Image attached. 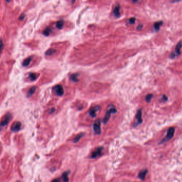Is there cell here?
<instances>
[{
	"label": "cell",
	"mask_w": 182,
	"mask_h": 182,
	"mask_svg": "<svg viewBox=\"0 0 182 182\" xmlns=\"http://www.w3.org/2000/svg\"><path fill=\"white\" fill-rule=\"evenodd\" d=\"M64 25V21L63 20H60L58 21L56 23V27L59 29H62L63 28Z\"/></svg>",
	"instance_id": "9a60e30c"
},
{
	"label": "cell",
	"mask_w": 182,
	"mask_h": 182,
	"mask_svg": "<svg viewBox=\"0 0 182 182\" xmlns=\"http://www.w3.org/2000/svg\"><path fill=\"white\" fill-rule=\"evenodd\" d=\"M176 56H177V55H176V54H175V53H174V52H172L171 54H170V58H171V59H173V58H175Z\"/></svg>",
	"instance_id": "83f0119b"
},
{
	"label": "cell",
	"mask_w": 182,
	"mask_h": 182,
	"mask_svg": "<svg viewBox=\"0 0 182 182\" xmlns=\"http://www.w3.org/2000/svg\"><path fill=\"white\" fill-rule=\"evenodd\" d=\"M153 97V95L152 94H148V95H147L146 96V98H145V99H146V101H147V102L148 103H150L151 101V99Z\"/></svg>",
	"instance_id": "603a6c76"
},
{
	"label": "cell",
	"mask_w": 182,
	"mask_h": 182,
	"mask_svg": "<svg viewBox=\"0 0 182 182\" xmlns=\"http://www.w3.org/2000/svg\"><path fill=\"white\" fill-rule=\"evenodd\" d=\"M56 52V50L55 49L51 48V49H49L47 50L46 52V53H45V54H46V56H51L52 55V54H54Z\"/></svg>",
	"instance_id": "ac0fdd59"
},
{
	"label": "cell",
	"mask_w": 182,
	"mask_h": 182,
	"mask_svg": "<svg viewBox=\"0 0 182 182\" xmlns=\"http://www.w3.org/2000/svg\"><path fill=\"white\" fill-rule=\"evenodd\" d=\"M120 5L117 4L115 6V7L114 9V10H113V13H114V15H115V17H116V18H118L120 17Z\"/></svg>",
	"instance_id": "8fae6325"
},
{
	"label": "cell",
	"mask_w": 182,
	"mask_h": 182,
	"mask_svg": "<svg viewBox=\"0 0 182 182\" xmlns=\"http://www.w3.org/2000/svg\"><path fill=\"white\" fill-rule=\"evenodd\" d=\"M71 1H72V3L73 4L74 2H75L76 0H71Z\"/></svg>",
	"instance_id": "1f68e13d"
},
{
	"label": "cell",
	"mask_w": 182,
	"mask_h": 182,
	"mask_svg": "<svg viewBox=\"0 0 182 182\" xmlns=\"http://www.w3.org/2000/svg\"><path fill=\"white\" fill-rule=\"evenodd\" d=\"M54 90L56 95L58 96H62L64 95V89L62 86L61 85H57L56 87H54Z\"/></svg>",
	"instance_id": "52a82bcc"
},
{
	"label": "cell",
	"mask_w": 182,
	"mask_h": 182,
	"mask_svg": "<svg viewBox=\"0 0 182 182\" xmlns=\"http://www.w3.org/2000/svg\"><path fill=\"white\" fill-rule=\"evenodd\" d=\"M78 76H79V74H77V73L72 74V75H71V76H70V80H71V81H72L73 82H77L78 81V79H77Z\"/></svg>",
	"instance_id": "e0dca14e"
},
{
	"label": "cell",
	"mask_w": 182,
	"mask_h": 182,
	"mask_svg": "<svg viewBox=\"0 0 182 182\" xmlns=\"http://www.w3.org/2000/svg\"><path fill=\"white\" fill-rule=\"evenodd\" d=\"M21 123L20 122H15L12 126L11 130L13 132H17L19 131L21 128Z\"/></svg>",
	"instance_id": "9c48e42d"
},
{
	"label": "cell",
	"mask_w": 182,
	"mask_h": 182,
	"mask_svg": "<svg viewBox=\"0 0 182 182\" xmlns=\"http://www.w3.org/2000/svg\"><path fill=\"white\" fill-rule=\"evenodd\" d=\"M180 1H181V0H173L172 2H179Z\"/></svg>",
	"instance_id": "4dcf8cb0"
},
{
	"label": "cell",
	"mask_w": 182,
	"mask_h": 182,
	"mask_svg": "<svg viewBox=\"0 0 182 182\" xmlns=\"http://www.w3.org/2000/svg\"><path fill=\"white\" fill-rule=\"evenodd\" d=\"M25 18V15L24 14V13H23V14H21L20 17H19V20H23V19H24Z\"/></svg>",
	"instance_id": "484cf974"
},
{
	"label": "cell",
	"mask_w": 182,
	"mask_h": 182,
	"mask_svg": "<svg viewBox=\"0 0 182 182\" xmlns=\"http://www.w3.org/2000/svg\"><path fill=\"white\" fill-rule=\"evenodd\" d=\"M103 150V147H98L96 150L94 151L90 155V158L95 159L97 157H98V156L101 155V152H102Z\"/></svg>",
	"instance_id": "8992f818"
},
{
	"label": "cell",
	"mask_w": 182,
	"mask_h": 182,
	"mask_svg": "<svg viewBox=\"0 0 182 182\" xmlns=\"http://www.w3.org/2000/svg\"><path fill=\"white\" fill-rule=\"evenodd\" d=\"M85 135V133H80L79 135H77L75 138L74 139V143H77V142H79V140L82 137H83Z\"/></svg>",
	"instance_id": "ffe728a7"
},
{
	"label": "cell",
	"mask_w": 182,
	"mask_h": 182,
	"mask_svg": "<svg viewBox=\"0 0 182 182\" xmlns=\"http://www.w3.org/2000/svg\"><path fill=\"white\" fill-rule=\"evenodd\" d=\"M168 100V98L166 96V95H163V96H162V98H161V101H166Z\"/></svg>",
	"instance_id": "d4e9b609"
},
{
	"label": "cell",
	"mask_w": 182,
	"mask_h": 182,
	"mask_svg": "<svg viewBox=\"0 0 182 182\" xmlns=\"http://www.w3.org/2000/svg\"><path fill=\"white\" fill-rule=\"evenodd\" d=\"M11 118V114H10V113H7V114L5 115L4 117H3V119L1 121V127H4L6 126V125L8 123L9 121L10 120Z\"/></svg>",
	"instance_id": "ba28073f"
},
{
	"label": "cell",
	"mask_w": 182,
	"mask_h": 182,
	"mask_svg": "<svg viewBox=\"0 0 182 182\" xmlns=\"http://www.w3.org/2000/svg\"><path fill=\"white\" fill-rule=\"evenodd\" d=\"M182 48V41H180L179 42H178V43L176 44L175 47V52L177 56H179L181 54V49Z\"/></svg>",
	"instance_id": "30bf717a"
},
{
	"label": "cell",
	"mask_w": 182,
	"mask_h": 182,
	"mask_svg": "<svg viewBox=\"0 0 182 182\" xmlns=\"http://www.w3.org/2000/svg\"><path fill=\"white\" fill-rule=\"evenodd\" d=\"M174 133H175V128H174V127H171V128L168 129L167 131V136H166L165 138L162 140L161 142H160V144H162L163 143H165L174 137Z\"/></svg>",
	"instance_id": "7a4b0ae2"
},
{
	"label": "cell",
	"mask_w": 182,
	"mask_h": 182,
	"mask_svg": "<svg viewBox=\"0 0 182 182\" xmlns=\"http://www.w3.org/2000/svg\"><path fill=\"white\" fill-rule=\"evenodd\" d=\"M147 173L148 170L147 169L142 170L138 174V178L141 180H144L146 174H147Z\"/></svg>",
	"instance_id": "7c38bea8"
},
{
	"label": "cell",
	"mask_w": 182,
	"mask_h": 182,
	"mask_svg": "<svg viewBox=\"0 0 182 182\" xmlns=\"http://www.w3.org/2000/svg\"><path fill=\"white\" fill-rule=\"evenodd\" d=\"M135 21H136V18H135V17L131 18L130 19H129V23H130V24L133 25L135 23Z\"/></svg>",
	"instance_id": "cb8c5ba5"
},
{
	"label": "cell",
	"mask_w": 182,
	"mask_h": 182,
	"mask_svg": "<svg viewBox=\"0 0 182 182\" xmlns=\"http://www.w3.org/2000/svg\"><path fill=\"white\" fill-rule=\"evenodd\" d=\"M29 79L31 80V81H35V80L37 78V75L36 74L34 73H31L29 74Z\"/></svg>",
	"instance_id": "7402d4cb"
},
{
	"label": "cell",
	"mask_w": 182,
	"mask_h": 182,
	"mask_svg": "<svg viewBox=\"0 0 182 182\" xmlns=\"http://www.w3.org/2000/svg\"><path fill=\"white\" fill-rule=\"evenodd\" d=\"M32 59H33V57L32 56L26 58V59H25L24 61L23 62V66H24V67H26V66H28L29 65V64H30V62H31V61H32Z\"/></svg>",
	"instance_id": "4fadbf2b"
},
{
	"label": "cell",
	"mask_w": 182,
	"mask_h": 182,
	"mask_svg": "<svg viewBox=\"0 0 182 182\" xmlns=\"http://www.w3.org/2000/svg\"><path fill=\"white\" fill-rule=\"evenodd\" d=\"M51 32V29L50 28H49V27H47V28L44 29L43 32V34L44 36H48L49 35Z\"/></svg>",
	"instance_id": "44dd1931"
},
{
	"label": "cell",
	"mask_w": 182,
	"mask_h": 182,
	"mask_svg": "<svg viewBox=\"0 0 182 182\" xmlns=\"http://www.w3.org/2000/svg\"><path fill=\"white\" fill-rule=\"evenodd\" d=\"M137 1H138V0H132V2H134V3H136V2Z\"/></svg>",
	"instance_id": "d6a6232c"
},
{
	"label": "cell",
	"mask_w": 182,
	"mask_h": 182,
	"mask_svg": "<svg viewBox=\"0 0 182 182\" xmlns=\"http://www.w3.org/2000/svg\"><path fill=\"white\" fill-rule=\"evenodd\" d=\"M5 1H6V2H8V3H10V0H5Z\"/></svg>",
	"instance_id": "836d02e7"
},
{
	"label": "cell",
	"mask_w": 182,
	"mask_h": 182,
	"mask_svg": "<svg viewBox=\"0 0 182 182\" xmlns=\"http://www.w3.org/2000/svg\"><path fill=\"white\" fill-rule=\"evenodd\" d=\"M142 109H140L138 110L136 116V119L137 120V122L134 123V124L133 125V126L134 127H136L138 125L140 124L143 122V119H142Z\"/></svg>",
	"instance_id": "277c9868"
},
{
	"label": "cell",
	"mask_w": 182,
	"mask_h": 182,
	"mask_svg": "<svg viewBox=\"0 0 182 182\" xmlns=\"http://www.w3.org/2000/svg\"><path fill=\"white\" fill-rule=\"evenodd\" d=\"M143 25L142 24H140V25H138L137 27V30H138V31H140L143 28Z\"/></svg>",
	"instance_id": "4316f807"
},
{
	"label": "cell",
	"mask_w": 182,
	"mask_h": 182,
	"mask_svg": "<svg viewBox=\"0 0 182 182\" xmlns=\"http://www.w3.org/2000/svg\"><path fill=\"white\" fill-rule=\"evenodd\" d=\"M93 129L96 134H100L101 133V120L99 119H97L95 121L93 124Z\"/></svg>",
	"instance_id": "3957f363"
},
{
	"label": "cell",
	"mask_w": 182,
	"mask_h": 182,
	"mask_svg": "<svg viewBox=\"0 0 182 182\" xmlns=\"http://www.w3.org/2000/svg\"><path fill=\"white\" fill-rule=\"evenodd\" d=\"M0 44H1V51H2L3 50V41H2V40H1V43H0Z\"/></svg>",
	"instance_id": "f1b7e54d"
},
{
	"label": "cell",
	"mask_w": 182,
	"mask_h": 182,
	"mask_svg": "<svg viewBox=\"0 0 182 182\" xmlns=\"http://www.w3.org/2000/svg\"><path fill=\"white\" fill-rule=\"evenodd\" d=\"M100 109H101V107L99 106H96L90 109V110L89 111V114L90 116L93 117V118H95V117H96V113L98 111H99Z\"/></svg>",
	"instance_id": "5b68a950"
},
{
	"label": "cell",
	"mask_w": 182,
	"mask_h": 182,
	"mask_svg": "<svg viewBox=\"0 0 182 182\" xmlns=\"http://www.w3.org/2000/svg\"><path fill=\"white\" fill-rule=\"evenodd\" d=\"M54 111H55V109H54V108H53L52 109H51L50 110V112H49V113L50 114H51V113H52L53 112H54Z\"/></svg>",
	"instance_id": "f546056e"
},
{
	"label": "cell",
	"mask_w": 182,
	"mask_h": 182,
	"mask_svg": "<svg viewBox=\"0 0 182 182\" xmlns=\"http://www.w3.org/2000/svg\"><path fill=\"white\" fill-rule=\"evenodd\" d=\"M117 112L116 108L113 105H109L107 108V110L106 112V114L105 115L104 118L103 119V122L105 123H106L109 120V118H110L111 114V113H115Z\"/></svg>",
	"instance_id": "6da1fadb"
},
{
	"label": "cell",
	"mask_w": 182,
	"mask_h": 182,
	"mask_svg": "<svg viewBox=\"0 0 182 182\" xmlns=\"http://www.w3.org/2000/svg\"><path fill=\"white\" fill-rule=\"evenodd\" d=\"M35 90H36V87H33L29 90L28 91V93H27V96L30 97L32 96L33 93H35Z\"/></svg>",
	"instance_id": "d6986e66"
},
{
	"label": "cell",
	"mask_w": 182,
	"mask_h": 182,
	"mask_svg": "<svg viewBox=\"0 0 182 182\" xmlns=\"http://www.w3.org/2000/svg\"><path fill=\"white\" fill-rule=\"evenodd\" d=\"M69 173H70V171H66L62 174V180H63V181H64V182H68V181L69 179H68V175H69Z\"/></svg>",
	"instance_id": "2e32d148"
},
{
	"label": "cell",
	"mask_w": 182,
	"mask_h": 182,
	"mask_svg": "<svg viewBox=\"0 0 182 182\" xmlns=\"http://www.w3.org/2000/svg\"><path fill=\"white\" fill-rule=\"evenodd\" d=\"M162 24H163V21H159L154 23V28L155 29V31H157L158 32V31H159L160 28V26H161Z\"/></svg>",
	"instance_id": "5bb4252c"
}]
</instances>
